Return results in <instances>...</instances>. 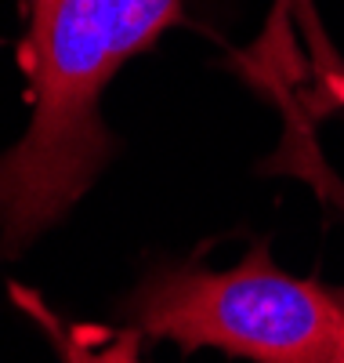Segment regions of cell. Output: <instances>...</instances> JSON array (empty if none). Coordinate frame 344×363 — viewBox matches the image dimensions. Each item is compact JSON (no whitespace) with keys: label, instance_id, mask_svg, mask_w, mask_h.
Returning a JSON list of instances; mask_svg holds the SVG:
<instances>
[{"label":"cell","instance_id":"cell-5","mask_svg":"<svg viewBox=\"0 0 344 363\" xmlns=\"http://www.w3.org/2000/svg\"><path fill=\"white\" fill-rule=\"evenodd\" d=\"M326 87L344 102V69H340V66H330V73H326Z\"/></svg>","mask_w":344,"mask_h":363},{"label":"cell","instance_id":"cell-1","mask_svg":"<svg viewBox=\"0 0 344 363\" xmlns=\"http://www.w3.org/2000/svg\"><path fill=\"white\" fill-rule=\"evenodd\" d=\"M181 22V0H25L22 62L33 116L0 153V251L62 222L113 157L102 91Z\"/></svg>","mask_w":344,"mask_h":363},{"label":"cell","instance_id":"cell-2","mask_svg":"<svg viewBox=\"0 0 344 363\" xmlns=\"http://www.w3.org/2000/svg\"><path fill=\"white\" fill-rule=\"evenodd\" d=\"M142 338H167L185 352L222 349L254 363H340V298L275 269L265 244L236 269H160L131 298Z\"/></svg>","mask_w":344,"mask_h":363},{"label":"cell","instance_id":"cell-4","mask_svg":"<svg viewBox=\"0 0 344 363\" xmlns=\"http://www.w3.org/2000/svg\"><path fill=\"white\" fill-rule=\"evenodd\" d=\"M301 167L308 171V178H319V186H323V189L330 193V200H333V203H337V207L344 211V182H337V178H333V174H330V171H326L323 164H316L311 157H308V160H304ZM340 363H344V356H340Z\"/></svg>","mask_w":344,"mask_h":363},{"label":"cell","instance_id":"cell-3","mask_svg":"<svg viewBox=\"0 0 344 363\" xmlns=\"http://www.w3.org/2000/svg\"><path fill=\"white\" fill-rule=\"evenodd\" d=\"M11 301L44 330L62 363H145L142 335L134 327L109 330L95 323H62L47 301L22 284H11Z\"/></svg>","mask_w":344,"mask_h":363}]
</instances>
